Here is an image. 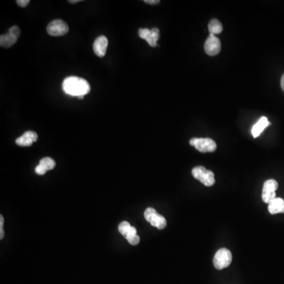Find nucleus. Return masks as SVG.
Returning <instances> with one entry per match:
<instances>
[{"mask_svg": "<svg viewBox=\"0 0 284 284\" xmlns=\"http://www.w3.org/2000/svg\"><path fill=\"white\" fill-rule=\"evenodd\" d=\"M231 261H232V254L230 250L222 248L219 250L215 254L213 264L216 269L222 270L224 268L230 266Z\"/></svg>", "mask_w": 284, "mask_h": 284, "instance_id": "7ed1b4c3", "label": "nucleus"}, {"mask_svg": "<svg viewBox=\"0 0 284 284\" xmlns=\"http://www.w3.org/2000/svg\"><path fill=\"white\" fill-rule=\"evenodd\" d=\"M268 211L272 215L284 213V200L282 198H276L268 204Z\"/></svg>", "mask_w": 284, "mask_h": 284, "instance_id": "ddd939ff", "label": "nucleus"}, {"mask_svg": "<svg viewBox=\"0 0 284 284\" xmlns=\"http://www.w3.org/2000/svg\"><path fill=\"white\" fill-rule=\"evenodd\" d=\"M9 33L18 39L19 36H20V28H19V27H18V26H13V27H11V28L9 29Z\"/></svg>", "mask_w": 284, "mask_h": 284, "instance_id": "6ab92c4d", "label": "nucleus"}, {"mask_svg": "<svg viewBox=\"0 0 284 284\" xmlns=\"http://www.w3.org/2000/svg\"><path fill=\"white\" fill-rule=\"evenodd\" d=\"M62 89L66 94L83 99L85 95L90 92L91 88L90 85L85 79L78 77H69L63 81Z\"/></svg>", "mask_w": 284, "mask_h": 284, "instance_id": "f257e3e1", "label": "nucleus"}, {"mask_svg": "<svg viewBox=\"0 0 284 284\" xmlns=\"http://www.w3.org/2000/svg\"><path fill=\"white\" fill-rule=\"evenodd\" d=\"M221 50V43L220 39L215 35H209L204 43V51L208 56H213L220 53Z\"/></svg>", "mask_w": 284, "mask_h": 284, "instance_id": "1a4fd4ad", "label": "nucleus"}, {"mask_svg": "<svg viewBox=\"0 0 284 284\" xmlns=\"http://www.w3.org/2000/svg\"><path fill=\"white\" fill-rule=\"evenodd\" d=\"M29 2H30L29 0H17V3L21 7H26V6H28Z\"/></svg>", "mask_w": 284, "mask_h": 284, "instance_id": "4be33fe9", "label": "nucleus"}, {"mask_svg": "<svg viewBox=\"0 0 284 284\" xmlns=\"http://www.w3.org/2000/svg\"><path fill=\"white\" fill-rule=\"evenodd\" d=\"M126 238L130 242V244L133 245V246H137L140 242V237L138 236V234L131 235V236L127 237Z\"/></svg>", "mask_w": 284, "mask_h": 284, "instance_id": "a211bd4d", "label": "nucleus"}, {"mask_svg": "<svg viewBox=\"0 0 284 284\" xmlns=\"http://www.w3.org/2000/svg\"><path fill=\"white\" fill-rule=\"evenodd\" d=\"M281 87H282V89L284 92V74L283 75L282 78H281Z\"/></svg>", "mask_w": 284, "mask_h": 284, "instance_id": "393cba45", "label": "nucleus"}, {"mask_svg": "<svg viewBox=\"0 0 284 284\" xmlns=\"http://www.w3.org/2000/svg\"><path fill=\"white\" fill-rule=\"evenodd\" d=\"M192 174L194 178L200 181L205 186H212L215 184L214 173L207 170L202 166H198L193 168Z\"/></svg>", "mask_w": 284, "mask_h": 284, "instance_id": "f03ea898", "label": "nucleus"}, {"mask_svg": "<svg viewBox=\"0 0 284 284\" xmlns=\"http://www.w3.org/2000/svg\"><path fill=\"white\" fill-rule=\"evenodd\" d=\"M269 125H270V122H268V118L265 116L261 117L258 122L253 126L252 131H251L253 137L256 138L260 136V134L264 131V129Z\"/></svg>", "mask_w": 284, "mask_h": 284, "instance_id": "f8f14e48", "label": "nucleus"}, {"mask_svg": "<svg viewBox=\"0 0 284 284\" xmlns=\"http://www.w3.org/2000/svg\"><path fill=\"white\" fill-rule=\"evenodd\" d=\"M81 2V0H75V1H71V0H70V1H69V2H70V3H76V2Z\"/></svg>", "mask_w": 284, "mask_h": 284, "instance_id": "a878e982", "label": "nucleus"}, {"mask_svg": "<svg viewBox=\"0 0 284 284\" xmlns=\"http://www.w3.org/2000/svg\"><path fill=\"white\" fill-rule=\"evenodd\" d=\"M278 186V182L274 179H268L264 182L262 190V200L264 202L269 204L276 199V191Z\"/></svg>", "mask_w": 284, "mask_h": 284, "instance_id": "423d86ee", "label": "nucleus"}, {"mask_svg": "<svg viewBox=\"0 0 284 284\" xmlns=\"http://www.w3.org/2000/svg\"><path fill=\"white\" fill-rule=\"evenodd\" d=\"M208 31L210 34L216 35L221 33L223 31V26L221 22L217 19H212L208 24Z\"/></svg>", "mask_w": 284, "mask_h": 284, "instance_id": "2eb2a0df", "label": "nucleus"}, {"mask_svg": "<svg viewBox=\"0 0 284 284\" xmlns=\"http://www.w3.org/2000/svg\"><path fill=\"white\" fill-rule=\"evenodd\" d=\"M68 31V25L62 20L52 21L47 27V32L52 36H63L66 34Z\"/></svg>", "mask_w": 284, "mask_h": 284, "instance_id": "0eeeda50", "label": "nucleus"}, {"mask_svg": "<svg viewBox=\"0 0 284 284\" xmlns=\"http://www.w3.org/2000/svg\"><path fill=\"white\" fill-rule=\"evenodd\" d=\"M135 234H137L136 228H135V227H130V230H129L128 234H127V235H126V236L125 237V238H127V237L131 236V235H135Z\"/></svg>", "mask_w": 284, "mask_h": 284, "instance_id": "5701e85b", "label": "nucleus"}, {"mask_svg": "<svg viewBox=\"0 0 284 284\" xmlns=\"http://www.w3.org/2000/svg\"><path fill=\"white\" fill-rule=\"evenodd\" d=\"M190 145L200 152H212L216 149V143L211 138H194L190 141Z\"/></svg>", "mask_w": 284, "mask_h": 284, "instance_id": "20e7f679", "label": "nucleus"}, {"mask_svg": "<svg viewBox=\"0 0 284 284\" xmlns=\"http://www.w3.org/2000/svg\"><path fill=\"white\" fill-rule=\"evenodd\" d=\"M108 40L106 36H100L96 39L93 44V51L98 57H104L106 55Z\"/></svg>", "mask_w": 284, "mask_h": 284, "instance_id": "9d476101", "label": "nucleus"}, {"mask_svg": "<svg viewBox=\"0 0 284 284\" xmlns=\"http://www.w3.org/2000/svg\"><path fill=\"white\" fill-rule=\"evenodd\" d=\"M35 171H36V174H40V175H43V174H45L48 170H47L44 167H42L41 165L39 164L38 166L36 167V169H35Z\"/></svg>", "mask_w": 284, "mask_h": 284, "instance_id": "412c9836", "label": "nucleus"}, {"mask_svg": "<svg viewBox=\"0 0 284 284\" xmlns=\"http://www.w3.org/2000/svg\"><path fill=\"white\" fill-rule=\"evenodd\" d=\"M144 218L150 223L151 225L156 227L160 230L165 228L167 226L166 219L164 216L159 214L154 208H148L144 211Z\"/></svg>", "mask_w": 284, "mask_h": 284, "instance_id": "39448f33", "label": "nucleus"}, {"mask_svg": "<svg viewBox=\"0 0 284 284\" xmlns=\"http://www.w3.org/2000/svg\"><path fill=\"white\" fill-rule=\"evenodd\" d=\"M17 40L18 39L16 37H14L8 32L6 34L1 35L0 36V45L2 48H10L17 42Z\"/></svg>", "mask_w": 284, "mask_h": 284, "instance_id": "4468645a", "label": "nucleus"}, {"mask_svg": "<svg viewBox=\"0 0 284 284\" xmlns=\"http://www.w3.org/2000/svg\"><path fill=\"white\" fill-rule=\"evenodd\" d=\"M38 139V135L34 131H26L22 136L16 140V144L19 146L27 147L32 145L33 142Z\"/></svg>", "mask_w": 284, "mask_h": 284, "instance_id": "9b49d317", "label": "nucleus"}, {"mask_svg": "<svg viewBox=\"0 0 284 284\" xmlns=\"http://www.w3.org/2000/svg\"><path fill=\"white\" fill-rule=\"evenodd\" d=\"M40 165L44 167L47 170H52L56 167V161L50 157H45L40 160Z\"/></svg>", "mask_w": 284, "mask_h": 284, "instance_id": "dca6fc26", "label": "nucleus"}, {"mask_svg": "<svg viewBox=\"0 0 284 284\" xmlns=\"http://www.w3.org/2000/svg\"><path fill=\"white\" fill-rule=\"evenodd\" d=\"M144 2L152 5L158 4L160 2V0H144Z\"/></svg>", "mask_w": 284, "mask_h": 284, "instance_id": "b1692460", "label": "nucleus"}, {"mask_svg": "<svg viewBox=\"0 0 284 284\" xmlns=\"http://www.w3.org/2000/svg\"><path fill=\"white\" fill-rule=\"evenodd\" d=\"M138 34L141 38L146 40L151 47L157 46V40L160 38V30L157 28H140L138 31Z\"/></svg>", "mask_w": 284, "mask_h": 284, "instance_id": "6e6552de", "label": "nucleus"}, {"mask_svg": "<svg viewBox=\"0 0 284 284\" xmlns=\"http://www.w3.org/2000/svg\"><path fill=\"white\" fill-rule=\"evenodd\" d=\"M3 224H4V219L2 215L0 216V239H2L4 237V231H3Z\"/></svg>", "mask_w": 284, "mask_h": 284, "instance_id": "aec40b11", "label": "nucleus"}, {"mask_svg": "<svg viewBox=\"0 0 284 284\" xmlns=\"http://www.w3.org/2000/svg\"><path fill=\"white\" fill-rule=\"evenodd\" d=\"M130 227H131L130 224H129L128 222L124 221V222H122L119 224V225H118V231L120 232V234H122V235L126 237V235H127V234H128Z\"/></svg>", "mask_w": 284, "mask_h": 284, "instance_id": "f3484780", "label": "nucleus"}]
</instances>
